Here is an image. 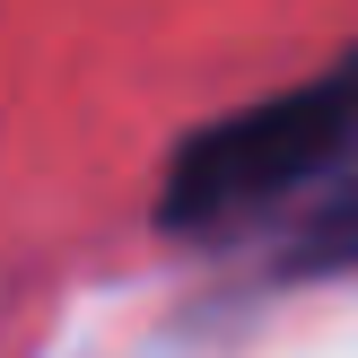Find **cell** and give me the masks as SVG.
<instances>
[{
  "mask_svg": "<svg viewBox=\"0 0 358 358\" xmlns=\"http://www.w3.org/2000/svg\"><path fill=\"white\" fill-rule=\"evenodd\" d=\"M358 149V52L332 62L324 79H297L280 96L219 114L166 157V184H157V227L175 236H201V227L254 219V210L306 192L324 166H341Z\"/></svg>",
  "mask_w": 358,
  "mask_h": 358,
  "instance_id": "1",
  "label": "cell"
},
{
  "mask_svg": "<svg viewBox=\"0 0 358 358\" xmlns=\"http://www.w3.org/2000/svg\"><path fill=\"white\" fill-rule=\"evenodd\" d=\"M271 271L297 280V289L358 271V149L297 192V219H289V236H280V262H271Z\"/></svg>",
  "mask_w": 358,
  "mask_h": 358,
  "instance_id": "2",
  "label": "cell"
}]
</instances>
